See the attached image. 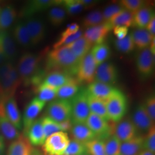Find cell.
I'll list each match as a JSON object with an SVG mask.
<instances>
[{"label":"cell","instance_id":"2e32d148","mask_svg":"<svg viewBox=\"0 0 155 155\" xmlns=\"http://www.w3.org/2000/svg\"><path fill=\"white\" fill-rule=\"evenodd\" d=\"M0 49L6 62L13 63L17 56L16 43L8 31H0Z\"/></svg>","mask_w":155,"mask_h":155},{"label":"cell","instance_id":"603a6c76","mask_svg":"<svg viewBox=\"0 0 155 155\" xmlns=\"http://www.w3.org/2000/svg\"><path fill=\"white\" fill-rule=\"evenodd\" d=\"M115 89V87L109 84L93 81L89 84L86 91L90 95L94 97L106 101Z\"/></svg>","mask_w":155,"mask_h":155},{"label":"cell","instance_id":"d590c367","mask_svg":"<svg viewBox=\"0 0 155 155\" xmlns=\"http://www.w3.org/2000/svg\"><path fill=\"white\" fill-rule=\"evenodd\" d=\"M106 155H121V142L114 134H111L104 140Z\"/></svg>","mask_w":155,"mask_h":155},{"label":"cell","instance_id":"30bf717a","mask_svg":"<svg viewBox=\"0 0 155 155\" xmlns=\"http://www.w3.org/2000/svg\"><path fill=\"white\" fill-rule=\"evenodd\" d=\"M27 29L32 46L40 44L45 39L46 27L44 21L39 17H29L23 21Z\"/></svg>","mask_w":155,"mask_h":155},{"label":"cell","instance_id":"f907efd6","mask_svg":"<svg viewBox=\"0 0 155 155\" xmlns=\"http://www.w3.org/2000/svg\"><path fill=\"white\" fill-rule=\"evenodd\" d=\"M79 31V26L77 23H72L67 26L66 29L61 33L60 38H63L77 33Z\"/></svg>","mask_w":155,"mask_h":155},{"label":"cell","instance_id":"60d3db41","mask_svg":"<svg viewBox=\"0 0 155 155\" xmlns=\"http://www.w3.org/2000/svg\"><path fill=\"white\" fill-rule=\"evenodd\" d=\"M41 120L46 139L51 135L61 131L59 124L51 119L49 117L47 116L43 117L41 118Z\"/></svg>","mask_w":155,"mask_h":155},{"label":"cell","instance_id":"be15d7a7","mask_svg":"<svg viewBox=\"0 0 155 155\" xmlns=\"http://www.w3.org/2000/svg\"><path fill=\"white\" fill-rule=\"evenodd\" d=\"M0 10H1V8H0Z\"/></svg>","mask_w":155,"mask_h":155},{"label":"cell","instance_id":"ab89813d","mask_svg":"<svg viewBox=\"0 0 155 155\" xmlns=\"http://www.w3.org/2000/svg\"><path fill=\"white\" fill-rule=\"evenodd\" d=\"M114 46L117 51L124 54L133 51L135 48V45L131 33L128 34L123 39L116 40L114 41Z\"/></svg>","mask_w":155,"mask_h":155},{"label":"cell","instance_id":"5bb4252c","mask_svg":"<svg viewBox=\"0 0 155 155\" xmlns=\"http://www.w3.org/2000/svg\"><path fill=\"white\" fill-rule=\"evenodd\" d=\"M118 71L116 66L109 61H105L97 67L94 81L112 86L118 79Z\"/></svg>","mask_w":155,"mask_h":155},{"label":"cell","instance_id":"b9f144b4","mask_svg":"<svg viewBox=\"0 0 155 155\" xmlns=\"http://www.w3.org/2000/svg\"><path fill=\"white\" fill-rule=\"evenodd\" d=\"M61 5L66 12L67 15L71 16L79 14L84 9L80 0L62 1Z\"/></svg>","mask_w":155,"mask_h":155},{"label":"cell","instance_id":"484cf974","mask_svg":"<svg viewBox=\"0 0 155 155\" xmlns=\"http://www.w3.org/2000/svg\"><path fill=\"white\" fill-rule=\"evenodd\" d=\"M154 16L153 8L146 5L134 14L132 26L139 29H145Z\"/></svg>","mask_w":155,"mask_h":155},{"label":"cell","instance_id":"ba28073f","mask_svg":"<svg viewBox=\"0 0 155 155\" xmlns=\"http://www.w3.org/2000/svg\"><path fill=\"white\" fill-rule=\"evenodd\" d=\"M136 66L141 78L146 79L150 77L155 69V55L150 48L140 50L136 57Z\"/></svg>","mask_w":155,"mask_h":155},{"label":"cell","instance_id":"9a60e30c","mask_svg":"<svg viewBox=\"0 0 155 155\" xmlns=\"http://www.w3.org/2000/svg\"><path fill=\"white\" fill-rule=\"evenodd\" d=\"M131 119L139 133H147L155 125V122L148 114L144 104H140L136 107Z\"/></svg>","mask_w":155,"mask_h":155},{"label":"cell","instance_id":"5b68a950","mask_svg":"<svg viewBox=\"0 0 155 155\" xmlns=\"http://www.w3.org/2000/svg\"><path fill=\"white\" fill-rule=\"evenodd\" d=\"M71 105V121L73 124H85L90 114L86 89H80L70 99Z\"/></svg>","mask_w":155,"mask_h":155},{"label":"cell","instance_id":"cb8c5ba5","mask_svg":"<svg viewBox=\"0 0 155 155\" xmlns=\"http://www.w3.org/2000/svg\"><path fill=\"white\" fill-rule=\"evenodd\" d=\"M70 130L73 139L84 144L96 138L95 134L86 124H73Z\"/></svg>","mask_w":155,"mask_h":155},{"label":"cell","instance_id":"7bdbcfd3","mask_svg":"<svg viewBox=\"0 0 155 155\" xmlns=\"http://www.w3.org/2000/svg\"><path fill=\"white\" fill-rule=\"evenodd\" d=\"M86 153L85 145L72 139L63 155H81Z\"/></svg>","mask_w":155,"mask_h":155},{"label":"cell","instance_id":"9f6ffc18","mask_svg":"<svg viewBox=\"0 0 155 155\" xmlns=\"http://www.w3.org/2000/svg\"><path fill=\"white\" fill-rule=\"evenodd\" d=\"M5 143H0V155H4Z\"/></svg>","mask_w":155,"mask_h":155},{"label":"cell","instance_id":"74e56055","mask_svg":"<svg viewBox=\"0 0 155 155\" xmlns=\"http://www.w3.org/2000/svg\"><path fill=\"white\" fill-rule=\"evenodd\" d=\"M105 22L102 12L96 10L88 13L84 18L83 20V26L89 28L100 25Z\"/></svg>","mask_w":155,"mask_h":155},{"label":"cell","instance_id":"277c9868","mask_svg":"<svg viewBox=\"0 0 155 155\" xmlns=\"http://www.w3.org/2000/svg\"><path fill=\"white\" fill-rule=\"evenodd\" d=\"M108 120L118 122L126 115L128 109V102L125 94L116 88L106 100Z\"/></svg>","mask_w":155,"mask_h":155},{"label":"cell","instance_id":"8992f818","mask_svg":"<svg viewBox=\"0 0 155 155\" xmlns=\"http://www.w3.org/2000/svg\"><path fill=\"white\" fill-rule=\"evenodd\" d=\"M67 132H58L45 139L42 145L44 155H63L70 143Z\"/></svg>","mask_w":155,"mask_h":155},{"label":"cell","instance_id":"52a82bcc","mask_svg":"<svg viewBox=\"0 0 155 155\" xmlns=\"http://www.w3.org/2000/svg\"><path fill=\"white\" fill-rule=\"evenodd\" d=\"M47 116L58 123L71 120V105L70 100L56 99L50 102L46 108Z\"/></svg>","mask_w":155,"mask_h":155},{"label":"cell","instance_id":"3957f363","mask_svg":"<svg viewBox=\"0 0 155 155\" xmlns=\"http://www.w3.org/2000/svg\"><path fill=\"white\" fill-rule=\"evenodd\" d=\"M21 83L16 67L13 63L5 62L0 66V86L4 98L14 97Z\"/></svg>","mask_w":155,"mask_h":155},{"label":"cell","instance_id":"8d00e7d4","mask_svg":"<svg viewBox=\"0 0 155 155\" xmlns=\"http://www.w3.org/2000/svg\"><path fill=\"white\" fill-rule=\"evenodd\" d=\"M57 91L58 89L41 84L37 87V98L45 103L51 102L56 98Z\"/></svg>","mask_w":155,"mask_h":155},{"label":"cell","instance_id":"ffe728a7","mask_svg":"<svg viewBox=\"0 0 155 155\" xmlns=\"http://www.w3.org/2000/svg\"><path fill=\"white\" fill-rule=\"evenodd\" d=\"M33 148L27 137L21 135L9 145L6 155H31Z\"/></svg>","mask_w":155,"mask_h":155},{"label":"cell","instance_id":"7a4b0ae2","mask_svg":"<svg viewBox=\"0 0 155 155\" xmlns=\"http://www.w3.org/2000/svg\"><path fill=\"white\" fill-rule=\"evenodd\" d=\"M40 58L32 52H26L20 56L16 67L21 82L31 85L33 79L42 70L40 68Z\"/></svg>","mask_w":155,"mask_h":155},{"label":"cell","instance_id":"4fadbf2b","mask_svg":"<svg viewBox=\"0 0 155 155\" xmlns=\"http://www.w3.org/2000/svg\"><path fill=\"white\" fill-rule=\"evenodd\" d=\"M46 103L39 100L37 97L33 98L25 107L22 118V127L25 136L29 128L36 120L39 113L44 109Z\"/></svg>","mask_w":155,"mask_h":155},{"label":"cell","instance_id":"6125c7cd","mask_svg":"<svg viewBox=\"0 0 155 155\" xmlns=\"http://www.w3.org/2000/svg\"><path fill=\"white\" fill-rule=\"evenodd\" d=\"M89 155L87 153H83V154H82V155Z\"/></svg>","mask_w":155,"mask_h":155},{"label":"cell","instance_id":"8fae6325","mask_svg":"<svg viewBox=\"0 0 155 155\" xmlns=\"http://www.w3.org/2000/svg\"><path fill=\"white\" fill-rule=\"evenodd\" d=\"M85 124L95 134L97 139L104 141L113 134V127L108 120L93 113H90Z\"/></svg>","mask_w":155,"mask_h":155},{"label":"cell","instance_id":"6f0895ef","mask_svg":"<svg viewBox=\"0 0 155 155\" xmlns=\"http://www.w3.org/2000/svg\"><path fill=\"white\" fill-rule=\"evenodd\" d=\"M5 62H6L5 58H4V55H3L2 53L1 50L0 49V66H1L2 64H4Z\"/></svg>","mask_w":155,"mask_h":155},{"label":"cell","instance_id":"d4e9b609","mask_svg":"<svg viewBox=\"0 0 155 155\" xmlns=\"http://www.w3.org/2000/svg\"><path fill=\"white\" fill-rule=\"evenodd\" d=\"M144 137L138 135L121 145V155H139L144 150Z\"/></svg>","mask_w":155,"mask_h":155},{"label":"cell","instance_id":"816d5d0a","mask_svg":"<svg viewBox=\"0 0 155 155\" xmlns=\"http://www.w3.org/2000/svg\"><path fill=\"white\" fill-rule=\"evenodd\" d=\"M59 124L60 127L61 129V132H67L70 130L72 127V124L71 120H66V121H64L63 122H61Z\"/></svg>","mask_w":155,"mask_h":155},{"label":"cell","instance_id":"ee69618b","mask_svg":"<svg viewBox=\"0 0 155 155\" xmlns=\"http://www.w3.org/2000/svg\"><path fill=\"white\" fill-rule=\"evenodd\" d=\"M119 5L123 9L134 14L146 5L147 3L143 0H122L120 1Z\"/></svg>","mask_w":155,"mask_h":155},{"label":"cell","instance_id":"d6a6232c","mask_svg":"<svg viewBox=\"0 0 155 155\" xmlns=\"http://www.w3.org/2000/svg\"><path fill=\"white\" fill-rule=\"evenodd\" d=\"M87 101L90 113L108 120L105 100L94 97L87 93Z\"/></svg>","mask_w":155,"mask_h":155},{"label":"cell","instance_id":"d6986e66","mask_svg":"<svg viewBox=\"0 0 155 155\" xmlns=\"http://www.w3.org/2000/svg\"><path fill=\"white\" fill-rule=\"evenodd\" d=\"M4 111L6 117L9 121L18 130H21L22 127V117L15 97H12L5 100Z\"/></svg>","mask_w":155,"mask_h":155},{"label":"cell","instance_id":"680465c9","mask_svg":"<svg viewBox=\"0 0 155 155\" xmlns=\"http://www.w3.org/2000/svg\"><path fill=\"white\" fill-rule=\"evenodd\" d=\"M31 155H43L39 150L36 149H33Z\"/></svg>","mask_w":155,"mask_h":155},{"label":"cell","instance_id":"9c48e42d","mask_svg":"<svg viewBox=\"0 0 155 155\" xmlns=\"http://www.w3.org/2000/svg\"><path fill=\"white\" fill-rule=\"evenodd\" d=\"M97 67L98 66L90 51L79 61L76 74L78 82L79 83H92L94 81Z\"/></svg>","mask_w":155,"mask_h":155},{"label":"cell","instance_id":"83f0119b","mask_svg":"<svg viewBox=\"0 0 155 155\" xmlns=\"http://www.w3.org/2000/svg\"><path fill=\"white\" fill-rule=\"evenodd\" d=\"M12 36L16 43L22 47H32L27 29L23 21L17 22L13 28Z\"/></svg>","mask_w":155,"mask_h":155},{"label":"cell","instance_id":"44dd1931","mask_svg":"<svg viewBox=\"0 0 155 155\" xmlns=\"http://www.w3.org/2000/svg\"><path fill=\"white\" fill-rule=\"evenodd\" d=\"M25 136L27 137L32 145L41 146L43 145L46 138L41 118L36 120L33 122Z\"/></svg>","mask_w":155,"mask_h":155},{"label":"cell","instance_id":"e0dca14e","mask_svg":"<svg viewBox=\"0 0 155 155\" xmlns=\"http://www.w3.org/2000/svg\"><path fill=\"white\" fill-rule=\"evenodd\" d=\"M62 1L56 0H33L29 1L22 8L21 15L25 18L33 16L40 12L46 11L55 6L61 5Z\"/></svg>","mask_w":155,"mask_h":155},{"label":"cell","instance_id":"db71d44e","mask_svg":"<svg viewBox=\"0 0 155 155\" xmlns=\"http://www.w3.org/2000/svg\"><path fill=\"white\" fill-rule=\"evenodd\" d=\"M81 4L83 5L84 9H88L95 5L97 3V1L93 0H80Z\"/></svg>","mask_w":155,"mask_h":155},{"label":"cell","instance_id":"ac0fdd59","mask_svg":"<svg viewBox=\"0 0 155 155\" xmlns=\"http://www.w3.org/2000/svg\"><path fill=\"white\" fill-rule=\"evenodd\" d=\"M111 29L113 27L109 22H104L100 25L87 28L83 36L93 45H99L105 42Z\"/></svg>","mask_w":155,"mask_h":155},{"label":"cell","instance_id":"f5cc1de1","mask_svg":"<svg viewBox=\"0 0 155 155\" xmlns=\"http://www.w3.org/2000/svg\"><path fill=\"white\" fill-rule=\"evenodd\" d=\"M145 29L153 36H155V16L152 18Z\"/></svg>","mask_w":155,"mask_h":155},{"label":"cell","instance_id":"c3c4849f","mask_svg":"<svg viewBox=\"0 0 155 155\" xmlns=\"http://www.w3.org/2000/svg\"><path fill=\"white\" fill-rule=\"evenodd\" d=\"M145 109L152 120L155 121V97L154 94L149 95L144 104Z\"/></svg>","mask_w":155,"mask_h":155},{"label":"cell","instance_id":"91938a15","mask_svg":"<svg viewBox=\"0 0 155 155\" xmlns=\"http://www.w3.org/2000/svg\"><path fill=\"white\" fill-rule=\"evenodd\" d=\"M0 143H4V137L0 132Z\"/></svg>","mask_w":155,"mask_h":155},{"label":"cell","instance_id":"7c38bea8","mask_svg":"<svg viewBox=\"0 0 155 155\" xmlns=\"http://www.w3.org/2000/svg\"><path fill=\"white\" fill-rule=\"evenodd\" d=\"M114 134L121 143L125 142L139 135L130 118H124L113 127Z\"/></svg>","mask_w":155,"mask_h":155},{"label":"cell","instance_id":"7402d4cb","mask_svg":"<svg viewBox=\"0 0 155 155\" xmlns=\"http://www.w3.org/2000/svg\"><path fill=\"white\" fill-rule=\"evenodd\" d=\"M72 78L73 77L65 72L52 71L45 75L41 84L58 89Z\"/></svg>","mask_w":155,"mask_h":155},{"label":"cell","instance_id":"f1b7e54d","mask_svg":"<svg viewBox=\"0 0 155 155\" xmlns=\"http://www.w3.org/2000/svg\"><path fill=\"white\" fill-rule=\"evenodd\" d=\"M65 46L69 48L74 55L79 60L87 55L93 47V45L85 38L83 35L71 44Z\"/></svg>","mask_w":155,"mask_h":155},{"label":"cell","instance_id":"836d02e7","mask_svg":"<svg viewBox=\"0 0 155 155\" xmlns=\"http://www.w3.org/2000/svg\"><path fill=\"white\" fill-rule=\"evenodd\" d=\"M133 18L134 13L124 9L112 17L107 22L110 24L113 29L117 26H124L128 28L132 26Z\"/></svg>","mask_w":155,"mask_h":155},{"label":"cell","instance_id":"bcb514c9","mask_svg":"<svg viewBox=\"0 0 155 155\" xmlns=\"http://www.w3.org/2000/svg\"><path fill=\"white\" fill-rule=\"evenodd\" d=\"M82 35H83L82 32L81 30H79L78 32L75 34H73L71 35L66 36L65 38H59V39H58V41L54 45L53 49L61 47L62 46H65V45H70L73 41H75L77 39L79 38Z\"/></svg>","mask_w":155,"mask_h":155},{"label":"cell","instance_id":"94428289","mask_svg":"<svg viewBox=\"0 0 155 155\" xmlns=\"http://www.w3.org/2000/svg\"><path fill=\"white\" fill-rule=\"evenodd\" d=\"M3 97V95H2V90L1 88V86H0V98H2Z\"/></svg>","mask_w":155,"mask_h":155},{"label":"cell","instance_id":"7dc6e473","mask_svg":"<svg viewBox=\"0 0 155 155\" xmlns=\"http://www.w3.org/2000/svg\"><path fill=\"white\" fill-rule=\"evenodd\" d=\"M123 9H124L120 5L114 4L107 6L104 12H102L105 22H109L112 17L114 16Z\"/></svg>","mask_w":155,"mask_h":155},{"label":"cell","instance_id":"11a10c76","mask_svg":"<svg viewBox=\"0 0 155 155\" xmlns=\"http://www.w3.org/2000/svg\"><path fill=\"white\" fill-rule=\"evenodd\" d=\"M139 155H155V153L148 150H144Z\"/></svg>","mask_w":155,"mask_h":155},{"label":"cell","instance_id":"6da1fadb","mask_svg":"<svg viewBox=\"0 0 155 155\" xmlns=\"http://www.w3.org/2000/svg\"><path fill=\"white\" fill-rule=\"evenodd\" d=\"M79 61L69 48L62 46L48 53L46 68L48 70L65 72L73 77L76 75Z\"/></svg>","mask_w":155,"mask_h":155},{"label":"cell","instance_id":"f6af8a7d","mask_svg":"<svg viewBox=\"0 0 155 155\" xmlns=\"http://www.w3.org/2000/svg\"><path fill=\"white\" fill-rule=\"evenodd\" d=\"M144 149L155 153V127L153 126L144 137Z\"/></svg>","mask_w":155,"mask_h":155},{"label":"cell","instance_id":"f546056e","mask_svg":"<svg viewBox=\"0 0 155 155\" xmlns=\"http://www.w3.org/2000/svg\"><path fill=\"white\" fill-rule=\"evenodd\" d=\"M130 33L135 47L139 50L148 48L153 39L155 38V36H153L146 29L137 28Z\"/></svg>","mask_w":155,"mask_h":155},{"label":"cell","instance_id":"e575fe53","mask_svg":"<svg viewBox=\"0 0 155 155\" xmlns=\"http://www.w3.org/2000/svg\"><path fill=\"white\" fill-rule=\"evenodd\" d=\"M66 12L61 6H55L49 9L48 20L54 27H59L64 22L66 18Z\"/></svg>","mask_w":155,"mask_h":155},{"label":"cell","instance_id":"f35d334b","mask_svg":"<svg viewBox=\"0 0 155 155\" xmlns=\"http://www.w3.org/2000/svg\"><path fill=\"white\" fill-rule=\"evenodd\" d=\"M84 145L86 153L89 155H106L103 140L95 138Z\"/></svg>","mask_w":155,"mask_h":155},{"label":"cell","instance_id":"4316f807","mask_svg":"<svg viewBox=\"0 0 155 155\" xmlns=\"http://www.w3.org/2000/svg\"><path fill=\"white\" fill-rule=\"evenodd\" d=\"M17 16L15 8L12 5H7L0 10V31H7L15 22Z\"/></svg>","mask_w":155,"mask_h":155},{"label":"cell","instance_id":"4dcf8cb0","mask_svg":"<svg viewBox=\"0 0 155 155\" xmlns=\"http://www.w3.org/2000/svg\"><path fill=\"white\" fill-rule=\"evenodd\" d=\"M79 90V83L77 79L72 78L67 83L58 89L56 98L70 100L77 94Z\"/></svg>","mask_w":155,"mask_h":155},{"label":"cell","instance_id":"681fc988","mask_svg":"<svg viewBox=\"0 0 155 155\" xmlns=\"http://www.w3.org/2000/svg\"><path fill=\"white\" fill-rule=\"evenodd\" d=\"M113 33L117 40H121L125 38L127 35L129 29L128 28L124 26H117L113 28Z\"/></svg>","mask_w":155,"mask_h":155},{"label":"cell","instance_id":"1f68e13d","mask_svg":"<svg viewBox=\"0 0 155 155\" xmlns=\"http://www.w3.org/2000/svg\"><path fill=\"white\" fill-rule=\"evenodd\" d=\"M90 53L98 66L101 64L107 61V60L110 58V47L108 44L104 42L99 45H93L90 50Z\"/></svg>","mask_w":155,"mask_h":155}]
</instances>
